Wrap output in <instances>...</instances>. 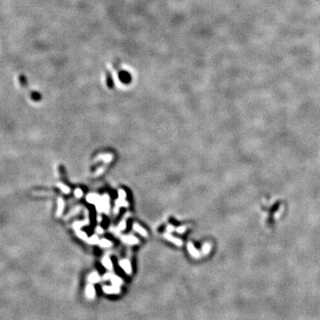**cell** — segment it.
Returning a JSON list of instances; mask_svg holds the SVG:
<instances>
[{"mask_svg":"<svg viewBox=\"0 0 320 320\" xmlns=\"http://www.w3.org/2000/svg\"><path fill=\"white\" fill-rule=\"evenodd\" d=\"M119 266L122 268V270L126 273L127 275H131L132 274V265L130 262L129 260L123 259L119 261Z\"/></svg>","mask_w":320,"mask_h":320,"instance_id":"cell-1","label":"cell"},{"mask_svg":"<svg viewBox=\"0 0 320 320\" xmlns=\"http://www.w3.org/2000/svg\"><path fill=\"white\" fill-rule=\"evenodd\" d=\"M102 291L107 294H118L121 292L120 287L116 286H104L102 287Z\"/></svg>","mask_w":320,"mask_h":320,"instance_id":"cell-2","label":"cell"},{"mask_svg":"<svg viewBox=\"0 0 320 320\" xmlns=\"http://www.w3.org/2000/svg\"><path fill=\"white\" fill-rule=\"evenodd\" d=\"M163 237L164 238V239H166V240H168L169 242L173 243V244H174V245H177V246H182V244H183L182 239L173 237V235H171L170 233H164V234L163 235Z\"/></svg>","mask_w":320,"mask_h":320,"instance_id":"cell-3","label":"cell"},{"mask_svg":"<svg viewBox=\"0 0 320 320\" xmlns=\"http://www.w3.org/2000/svg\"><path fill=\"white\" fill-rule=\"evenodd\" d=\"M121 239L124 243L128 244V245H138L139 244V239L136 237L132 236V235H126V236H122Z\"/></svg>","mask_w":320,"mask_h":320,"instance_id":"cell-4","label":"cell"},{"mask_svg":"<svg viewBox=\"0 0 320 320\" xmlns=\"http://www.w3.org/2000/svg\"><path fill=\"white\" fill-rule=\"evenodd\" d=\"M85 295H86V297L88 298L89 300H93V299L95 298L96 291L94 286V284H90V283H89L88 285L86 286V288H85Z\"/></svg>","mask_w":320,"mask_h":320,"instance_id":"cell-5","label":"cell"},{"mask_svg":"<svg viewBox=\"0 0 320 320\" xmlns=\"http://www.w3.org/2000/svg\"><path fill=\"white\" fill-rule=\"evenodd\" d=\"M64 207H65L64 200L61 198H59L57 200V210H56V216L57 217H61V214L63 213V211H64Z\"/></svg>","mask_w":320,"mask_h":320,"instance_id":"cell-6","label":"cell"},{"mask_svg":"<svg viewBox=\"0 0 320 320\" xmlns=\"http://www.w3.org/2000/svg\"><path fill=\"white\" fill-rule=\"evenodd\" d=\"M133 229H134V231L137 232V233H139L141 236H142L144 238H147V237H148V232H147V230H146L144 228H142L141 225L136 223V222H134V223L133 224Z\"/></svg>","mask_w":320,"mask_h":320,"instance_id":"cell-7","label":"cell"},{"mask_svg":"<svg viewBox=\"0 0 320 320\" xmlns=\"http://www.w3.org/2000/svg\"><path fill=\"white\" fill-rule=\"evenodd\" d=\"M102 265H103V267H104L106 270H109V271L113 270V263H112L111 260H110V258H109L108 255H105V256L102 258Z\"/></svg>","mask_w":320,"mask_h":320,"instance_id":"cell-8","label":"cell"},{"mask_svg":"<svg viewBox=\"0 0 320 320\" xmlns=\"http://www.w3.org/2000/svg\"><path fill=\"white\" fill-rule=\"evenodd\" d=\"M101 199H102V197H100V196L97 195V194L93 193V194H89L88 196H87L86 201H87L88 203H90V204H94L96 205V204L101 201Z\"/></svg>","mask_w":320,"mask_h":320,"instance_id":"cell-9","label":"cell"},{"mask_svg":"<svg viewBox=\"0 0 320 320\" xmlns=\"http://www.w3.org/2000/svg\"><path fill=\"white\" fill-rule=\"evenodd\" d=\"M187 248H188V251L191 253V255L192 257H194V258H199V257H200V253H199V252L196 249V247L194 246V245H193L192 243H191V242L188 243Z\"/></svg>","mask_w":320,"mask_h":320,"instance_id":"cell-10","label":"cell"},{"mask_svg":"<svg viewBox=\"0 0 320 320\" xmlns=\"http://www.w3.org/2000/svg\"><path fill=\"white\" fill-rule=\"evenodd\" d=\"M87 279H88V282L90 284H95V283L100 282L102 278H101V277H100V275L98 273L93 272L89 275Z\"/></svg>","mask_w":320,"mask_h":320,"instance_id":"cell-11","label":"cell"},{"mask_svg":"<svg viewBox=\"0 0 320 320\" xmlns=\"http://www.w3.org/2000/svg\"><path fill=\"white\" fill-rule=\"evenodd\" d=\"M129 205L128 202L125 201V199H122V198H117L116 201V209H115V212L117 213V210L119 207H127Z\"/></svg>","mask_w":320,"mask_h":320,"instance_id":"cell-12","label":"cell"},{"mask_svg":"<svg viewBox=\"0 0 320 320\" xmlns=\"http://www.w3.org/2000/svg\"><path fill=\"white\" fill-rule=\"evenodd\" d=\"M113 159V156L111 154H103L100 155L96 158V160H103L105 164H109L111 160Z\"/></svg>","mask_w":320,"mask_h":320,"instance_id":"cell-13","label":"cell"},{"mask_svg":"<svg viewBox=\"0 0 320 320\" xmlns=\"http://www.w3.org/2000/svg\"><path fill=\"white\" fill-rule=\"evenodd\" d=\"M89 222H90V221H89L88 216H87L86 220H85L84 221H76V222H74V224H73V228H74V230H80L83 226H85V225H88Z\"/></svg>","mask_w":320,"mask_h":320,"instance_id":"cell-14","label":"cell"},{"mask_svg":"<svg viewBox=\"0 0 320 320\" xmlns=\"http://www.w3.org/2000/svg\"><path fill=\"white\" fill-rule=\"evenodd\" d=\"M110 281H111V283H112V285L113 286H122V284H123V279L121 278H119L118 276H116V275H113L112 276V278H110Z\"/></svg>","mask_w":320,"mask_h":320,"instance_id":"cell-15","label":"cell"},{"mask_svg":"<svg viewBox=\"0 0 320 320\" xmlns=\"http://www.w3.org/2000/svg\"><path fill=\"white\" fill-rule=\"evenodd\" d=\"M99 245H100V246L102 247V248H109V247H110V246L112 245V242H111L110 240H109V239H102L100 240Z\"/></svg>","mask_w":320,"mask_h":320,"instance_id":"cell-16","label":"cell"},{"mask_svg":"<svg viewBox=\"0 0 320 320\" xmlns=\"http://www.w3.org/2000/svg\"><path fill=\"white\" fill-rule=\"evenodd\" d=\"M56 186L61 190L64 194H69L70 193V189L68 188V186H66L65 184H63V183H61V182H58V183L56 184Z\"/></svg>","mask_w":320,"mask_h":320,"instance_id":"cell-17","label":"cell"},{"mask_svg":"<svg viewBox=\"0 0 320 320\" xmlns=\"http://www.w3.org/2000/svg\"><path fill=\"white\" fill-rule=\"evenodd\" d=\"M76 235H77V236L79 239H82V240H86V241H87V239H88V237H87L86 233H85V232L82 231V230H76Z\"/></svg>","mask_w":320,"mask_h":320,"instance_id":"cell-18","label":"cell"},{"mask_svg":"<svg viewBox=\"0 0 320 320\" xmlns=\"http://www.w3.org/2000/svg\"><path fill=\"white\" fill-rule=\"evenodd\" d=\"M87 242L90 245H97L100 243V239L96 235H93L90 239H87Z\"/></svg>","mask_w":320,"mask_h":320,"instance_id":"cell-19","label":"cell"},{"mask_svg":"<svg viewBox=\"0 0 320 320\" xmlns=\"http://www.w3.org/2000/svg\"><path fill=\"white\" fill-rule=\"evenodd\" d=\"M125 228H126L125 220H123L122 221L120 222V224L118 225V227H117V230H118V231H122L124 230H125Z\"/></svg>","mask_w":320,"mask_h":320,"instance_id":"cell-20","label":"cell"},{"mask_svg":"<svg viewBox=\"0 0 320 320\" xmlns=\"http://www.w3.org/2000/svg\"><path fill=\"white\" fill-rule=\"evenodd\" d=\"M210 248H211V246H210L209 244H204L203 245V247H202V252L204 254H207L208 252H210Z\"/></svg>","mask_w":320,"mask_h":320,"instance_id":"cell-21","label":"cell"},{"mask_svg":"<svg viewBox=\"0 0 320 320\" xmlns=\"http://www.w3.org/2000/svg\"><path fill=\"white\" fill-rule=\"evenodd\" d=\"M83 194H84V192H83V191H82L81 189H76L75 191H74V195H75V197L76 198H80L83 197Z\"/></svg>","mask_w":320,"mask_h":320,"instance_id":"cell-22","label":"cell"},{"mask_svg":"<svg viewBox=\"0 0 320 320\" xmlns=\"http://www.w3.org/2000/svg\"><path fill=\"white\" fill-rule=\"evenodd\" d=\"M118 198H122V199H125V198H126L125 191H124V190H119L118 191Z\"/></svg>","mask_w":320,"mask_h":320,"instance_id":"cell-23","label":"cell"},{"mask_svg":"<svg viewBox=\"0 0 320 320\" xmlns=\"http://www.w3.org/2000/svg\"><path fill=\"white\" fill-rule=\"evenodd\" d=\"M186 230H187L186 226H181V227H179V228L176 229V232L180 233V234H182V233L186 231Z\"/></svg>","mask_w":320,"mask_h":320,"instance_id":"cell-24","label":"cell"},{"mask_svg":"<svg viewBox=\"0 0 320 320\" xmlns=\"http://www.w3.org/2000/svg\"><path fill=\"white\" fill-rule=\"evenodd\" d=\"M114 274H112V273H107V274H105L103 277H102V279L103 280H110V278H112V276H113Z\"/></svg>","mask_w":320,"mask_h":320,"instance_id":"cell-25","label":"cell"},{"mask_svg":"<svg viewBox=\"0 0 320 320\" xmlns=\"http://www.w3.org/2000/svg\"><path fill=\"white\" fill-rule=\"evenodd\" d=\"M105 170V167H101V168H99L98 170H97V172L95 173V176H98V175H100L101 173H103V171Z\"/></svg>","mask_w":320,"mask_h":320,"instance_id":"cell-26","label":"cell"},{"mask_svg":"<svg viewBox=\"0 0 320 320\" xmlns=\"http://www.w3.org/2000/svg\"><path fill=\"white\" fill-rule=\"evenodd\" d=\"M166 230L168 232L173 231V230H174V227H173V225H168V226L166 227Z\"/></svg>","mask_w":320,"mask_h":320,"instance_id":"cell-27","label":"cell"},{"mask_svg":"<svg viewBox=\"0 0 320 320\" xmlns=\"http://www.w3.org/2000/svg\"><path fill=\"white\" fill-rule=\"evenodd\" d=\"M96 232H97L98 234H102V233H103V230L102 229V227L98 226V227L96 228Z\"/></svg>","mask_w":320,"mask_h":320,"instance_id":"cell-28","label":"cell"}]
</instances>
